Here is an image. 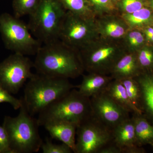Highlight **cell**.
Wrapping results in <instances>:
<instances>
[{
  "instance_id": "cell-19",
  "label": "cell",
  "mask_w": 153,
  "mask_h": 153,
  "mask_svg": "<svg viewBox=\"0 0 153 153\" xmlns=\"http://www.w3.org/2000/svg\"><path fill=\"white\" fill-rule=\"evenodd\" d=\"M134 124L137 143L140 146L153 142V125L143 115L134 114L132 117Z\"/></svg>"
},
{
  "instance_id": "cell-28",
  "label": "cell",
  "mask_w": 153,
  "mask_h": 153,
  "mask_svg": "<svg viewBox=\"0 0 153 153\" xmlns=\"http://www.w3.org/2000/svg\"><path fill=\"white\" fill-rule=\"evenodd\" d=\"M44 153H71L73 151L68 145L64 143L61 144L53 143L50 140H46L41 147Z\"/></svg>"
},
{
  "instance_id": "cell-8",
  "label": "cell",
  "mask_w": 153,
  "mask_h": 153,
  "mask_svg": "<svg viewBox=\"0 0 153 153\" xmlns=\"http://www.w3.org/2000/svg\"><path fill=\"white\" fill-rule=\"evenodd\" d=\"M95 18H83L67 11L60 27L59 40L79 51L89 45L99 38Z\"/></svg>"
},
{
  "instance_id": "cell-26",
  "label": "cell",
  "mask_w": 153,
  "mask_h": 153,
  "mask_svg": "<svg viewBox=\"0 0 153 153\" xmlns=\"http://www.w3.org/2000/svg\"><path fill=\"white\" fill-rule=\"evenodd\" d=\"M146 6V0H120L116 4L118 13L130 14Z\"/></svg>"
},
{
  "instance_id": "cell-16",
  "label": "cell",
  "mask_w": 153,
  "mask_h": 153,
  "mask_svg": "<svg viewBox=\"0 0 153 153\" xmlns=\"http://www.w3.org/2000/svg\"><path fill=\"white\" fill-rule=\"evenodd\" d=\"M112 140L122 149L123 153L137 143L134 124L132 117L122 122L112 130Z\"/></svg>"
},
{
  "instance_id": "cell-3",
  "label": "cell",
  "mask_w": 153,
  "mask_h": 153,
  "mask_svg": "<svg viewBox=\"0 0 153 153\" xmlns=\"http://www.w3.org/2000/svg\"><path fill=\"white\" fill-rule=\"evenodd\" d=\"M92 115L90 98L73 88L39 113L37 120L40 126L64 121L74 123L77 127Z\"/></svg>"
},
{
  "instance_id": "cell-23",
  "label": "cell",
  "mask_w": 153,
  "mask_h": 153,
  "mask_svg": "<svg viewBox=\"0 0 153 153\" xmlns=\"http://www.w3.org/2000/svg\"><path fill=\"white\" fill-rule=\"evenodd\" d=\"M41 0H13L14 16L20 19L33 14L39 6Z\"/></svg>"
},
{
  "instance_id": "cell-20",
  "label": "cell",
  "mask_w": 153,
  "mask_h": 153,
  "mask_svg": "<svg viewBox=\"0 0 153 153\" xmlns=\"http://www.w3.org/2000/svg\"><path fill=\"white\" fill-rule=\"evenodd\" d=\"M130 30H139L150 22L152 16L151 8L145 6L142 8L130 14H120Z\"/></svg>"
},
{
  "instance_id": "cell-30",
  "label": "cell",
  "mask_w": 153,
  "mask_h": 153,
  "mask_svg": "<svg viewBox=\"0 0 153 153\" xmlns=\"http://www.w3.org/2000/svg\"><path fill=\"white\" fill-rule=\"evenodd\" d=\"M0 153H12L8 137L4 127L0 126Z\"/></svg>"
},
{
  "instance_id": "cell-6",
  "label": "cell",
  "mask_w": 153,
  "mask_h": 153,
  "mask_svg": "<svg viewBox=\"0 0 153 153\" xmlns=\"http://www.w3.org/2000/svg\"><path fill=\"white\" fill-rule=\"evenodd\" d=\"M79 52L85 71L110 75L115 64L126 51L121 41L99 37Z\"/></svg>"
},
{
  "instance_id": "cell-33",
  "label": "cell",
  "mask_w": 153,
  "mask_h": 153,
  "mask_svg": "<svg viewBox=\"0 0 153 153\" xmlns=\"http://www.w3.org/2000/svg\"><path fill=\"white\" fill-rule=\"evenodd\" d=\"M146 6L153 9V0H146Z\"/></svg>"
},
{
  "instance_id": "cell-27",
  "label": "cell",
  "mask_w": 153,
  "mask_h": 153,
  "mask_svg": "<svg viewBox=\"0 0 153 153\" xmlns=\"http://www.w3.org/2000/svg\"><path fill=\"white\" fill-rule=\"evenodd\" d=\"M137 58L142 70L153 67V51L151 48L143 47L137 52Z\"/></svg>"
},
{
  "instance_id": "cell-1",
  "label": "cell",
  "mask_w": 153,
  "mask_h": 153,
  "mask_svg": "<svg viewBox=\"0 0 153 153\" xmlns=\"http://www.w3.org/2000/svg\"><path fill=\"white\" fill-rule=\"evenodd\" d=\"M34 68L37 73L68 79L76 78L85 71L79 50L60 40L41 46L36 53Z\"/></svg>"
},
{
  "instance_id": "cell-21",
  "label": "cell",
  "mask_w": 153,
  "mask_h": 153,
  "mask_svg": "<svg viewBox=\"0 0 153 153\" xmlns=\"http://www.w3.org/2000/svg\"><path fill=\"white\" fill-rule=\"evenodd\" d=\"M66 10L79 16L94 19L96 16L94 10L88 0H60Z\"/></svg>"
},
{
  "instance_id": "cell-11",
  "label": "cell",
  "mask_w": 153,
  "mask_h": 153,
  "mask_svg": "<svg viewBox=\"0 0 153 153\" xmlns=\"http://www.w3.org/2000/svg\"><path fill=\"white\" fill-rule=\"evenodd\" d=\"M94 116L111 131L130 118L129 113L117 104L105 92L90 98Z\"/></svg>"
},
{
  "instance_id": "cell-22",
  "label": "cell",
  "mask_w": 153,
  "mask_h": 153,
  "mask_svg": "<svg viewBox=\"0 0 153 153\" xmlns=\"http://www.w3.org/2000/svg\"><path fill=\"white\" fill-rule=\"evenodd\" d=\"M121 42L126 52L137 53L144 44V35L139 30H129Z\"/></svg>"
},
{
  "instance_id": "cell-5",
  "label": "cell",
  "mask_w": 153,
  "mask_h": 153,
  "mask_svg": "<svg viewBox=\"0 0 153 153\" xmlns=\"http://www.w3.org/2000/svg\"><path fill=\"white\" fill-rule=\"evenodd\" d=\"M66 12L60 0H41L36 10L29 16L30 32L44 44L59 40Z\"/></svg>"
},
{
  "instance_id": "cell-10",
  "label": "cell",
  "mask_w": 153,
  "mask_h": 153,
  "mask_svg": "<svg viewBox=\"0 0 153 153\" xmlns=\"http://www.w3.org/2000/svg\"><path fill=\"white\" fill-rule=\"evenodd\" d=\"M74 153H98L112 140V131L93 115L76 128Z\"/></svg>"
},
{
  "instance_id": "cell-24",
  "label": "cell",
  "mask_w": 153,
  "mask_h": 153,
  "mask_svg": "<svg viewBox=\"0 0 153 153\" xmlns=\"http://www.w3.org/2000/svg\"><path fill=\"white\" fill-rule=\"evenodd\" d=\"M120 80L124 86L132 103L142 112L141 110V90L137 80L134 78H126Z\"/></svg>"
},
{
  "instance_id": "cell-14",
  "label": "cell",
  "mask_w": 153,
  "mask_h": 153,
  "mask_svg": "<svg viewBox=\"0 0 153 153\" xmlns=\"http://www.w3.org/2000/svg\"><path fill=\"white\" fill-rule=\"evenodd\" d=\"M52 139H55L68 145L75 153V135L77 126L67 122L60 121L47 124L44 126Z\"/></svg>"
},
{
  "instance_id": "cell-31",
  "label": "cell",
  "mask_w": 153,
  "mask_h": 153,
  "mask_svg": "<svg viewBox=\"0 0 153 153\" xmlns=\"http://www.w3.org/2000/svg\"><path fill=\"white\" fill-rule=\"evenodd\" d=\"M98 153H123L122 149L113 140L105 145L98 152Z\"/></svg>"
},
{
  "instance_id": "cell-12",
  "label": "cell",
  "mask_w": 153,
  "mask_h": 153,
  "mask_svg": "<svg viewBox=\"0 0 153 153\" xmlns=\"http://www.w3.org/2000/svg\"><path fill=\"white\" fill-rule=\"evenodd\" d=\"M95 22L99 36L103 39L121 41L130 30L118 13L96 16Z\"/></svg>"
},
{
  "instance_id": "cell-34",
  "label": "cell",
  "mask_w": 153,
  "mask_h": 153,
  "mask_svg": "<svg viewBox=\"0 0 153 153\" xmlns=\"http://www.w3.org/2000/svg\"><path fill=\"white\" fill-rule=\"evenodd\" d=\"M120 1V0H111L113 3L116 6L117 4V3L118 2Z\"/></svg>"
},
{
  "instance_id": "cell-13",
  "label": "cell",
  "mask_w": 153,
  "mask_h": 153,
  "mask_svg": "<svg viewBox=\"0 0 153 153\" xmlns=\"http://www.w3.org/2000/svg\"><path fill=\"white\" fill-rule=\"evenodd\" d=\"M141 70L137 53L126 52L115 64L110 75L118 80L134 78L142 73Z\"/></svg>"
},
{
  "instance_id": "cell-29",
  "label": "cell",
  "mask_w": 153,
  "mask_h": 153,
  "mask_svg": "<svg viewBox=\"0 0 153 153\" xmlns=\"http://www.w3.org/2000/svg\"><path fill=\"white\" fill-rule=\"evenodd\" d=\"M7 102L10 103L15 110L20 108L23 103L22 98L18 99L11 95L7 91L0 86V103Z\"/></svg>"
},
{
  "instance_id": "cell-4",
  "label": "cell",
  "mask_w": 153,
  "mask_h": 153,
  "mask_svg": "<svg viewBox=\"0 0 153 153\" xmlns=\"http://www.w3.org/2000/svg\"><path fill=\"white\" fill-rule=\"evenodd\" d=\"M17 117L6 116L3 123L12 153L37 152L43 143L38 120L30 114L23 101Z\"/></svg>"
},
{
  "instance_id": "cell-25",
  "label": "cell",
  "mask_w": 153,
  "mask_h": 153,
  "mask_svg": "<svg viewBox=\"0 0 153 153\" xmlns=\"http://www.w3.org/2000/svg\"><path fill=\"white\" fill-rule=\"evenodd\" d=\"M88 1L93 7L96 16L118 13L116 6L111 0H88Z\"/></svg>"
},
{
  "instance_id": "cell-15",
  "label": "cell",
  "mask_w": 153,
  "mask_h": 153,
  "mask_svg": "<svg viewBox=\"0 0 153 153\" xmlns=\"http://www.w3.org/2000/svg\"><path fill=\"white\" fill-rule=\"evenodd\" d=\"M113 79L111 76L95 73L83 75L78 91L82 95L91 97L103 92L109 82Z\"/></svg>"
},
{
  "instance_id": "cell-17",
  "label": "cell",
  "mask_w": 153,
  "mask_h": 153,
  "mask_svg": "<svg viewBox=\"0 0 153 153\" xmlns=\"http://www.w3.org/2000/svg\"><path fill=\"white\" fill-rule=\"evenodd\" d=\"M134 78L140 88L142 112L153 123V74L142 72Z\"/></svg>"
},
{
  "instance_id": "cell-9",
  "label": "cell",
  "mask_w": 153,
  "mask_h": 153,
  "mask_svg": "<svg viewBox=\"0 0 153 153\" xmlns=\"http://www.w3.org/2000/svg\"><path fill=\"white\" fill-rule=\"evenodd\" d=\"M34 62L25 55L14 53L0 63V86L12 94H16L34 74Z\"/></svg>"
},
{
  "instance_id": "cell-2",
  "label": "cell",
  "mask_w": 153,
  "mask_h": 153,
  "mask_svg": "<svg viewBox=\"0 0 153 153\" xmlns=\"http://www.w3.org/2000/svg\"><path fill=\"white\" fill-rule=\"evenodd\" d=\"M68 79L34 74L25 85L23 102L34 117L75 88Z\"/></svg>"
},
{
  "instance_id": "cell-7",
  "label": "cell",
  "mask_w": 153,
  "mask_h": 153,
  "mask_svg": "<svg viewBox=\"0 0 153 153\" xmlns=\"http://www.w3.org/2000/svg\"><path fill=\"white\" fill-rule=\"evenodd\" d=\"M28 25L7 13L0 15V33L5 47L14 53L36 55L42 43L34 38Z\"/></svg>"
},
{
  "instance_id": "cell-18",
  "label": "cell",
  "mask_w": 153,
  "mask_h": 153,
  "mask_svg": "<svg viewBox=\"0 0 153 153\" xmlns=\"http://www.w3.org/2000/svg\"><path fill=\"white\" fill-rule=\"evenodd\" d=\"M105 92L129 113L143 114L141 111L132 103L124 86L120 80L113 79L107 86Z\"/></svg>"
},
{
  "instance_id": "cell-32",
  "label": "cell",
  "mask_w": 153,
  "mask_h": 153,
  "mask_svg": "<svg viewBox=\"0 0 153 153\" xmlns=\"http://www.w3.org/2000/svg\"><path fill=\"white\" fill-rule=\"evenodd\" d=\"M145 41L153 43V27H148L143 30Z\"/></svg>"
},
{
  "instance_id": "cell-35",
  "label": "cell",
  "mask_w": 153,
  "mask_h": 153,
  "mask_svg": "<svg viewBox=\"0 0 153 153\" xmlns=\"http://www.w3.org/2000/svg\"><path fill=\"white\" fill-rule=\"evenodd\" d=\"M150 145H151V146H152V148H153V142L151 143Z\"/></svg>"
}]
</instances>
